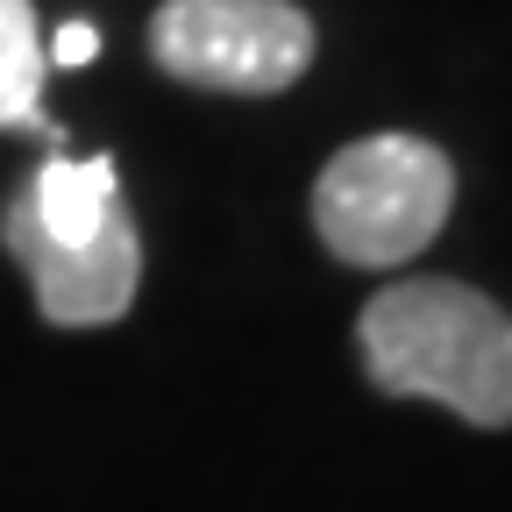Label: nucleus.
Returning a JSON list of instances; mask_svg holds the SVG:
<instances>
[{"mask_svg":"<svg viewBox=\"0 0 512 512\" xmlns=\"http://www.w3.org/2000/svg\"><path fill=\"white\" fill-rule=\"evenodd\" d=\"M384 399H434L470 427H512V313L463 278H399L356 320Z\"/></svg>","mask_w":512,"mask_h":512,"instance_id":"obj_1","label":"nucleus"},{"mask_svg":"<svg viewBox=\"0 0 512 512\" xmlns=\"http://www.w3.org/2000/svg\"><path fill=\"white\" fill-rule=\"evenodd\" d=\"M448 207H456V164L427 136H363L313 178V235L356 271L413 264L448 228Z\"/></svg>","mask_w":512,"mask_h":512,"instance_id":"obj_2","label":"nucleus"},{"mask_svg":"<svg viewBox=\"0 0 512 512\" xmlns=\"http://www.w3.org/2000/svg\"><path fill=\"white\" fill-rule=\"evenodd\" d=\"M150 57L178 86L207 93H285L313 64V22L292 0H164L150 22Z\"/></svg>","mask_w":512,"mask_h":512,"instance_id":"obj_3","label":"nucleus"},{"mask_svg":"<svg viewBox=\"0 0 512 512\" xmlns=\"http://www.w3.org/2000/svg\"><path fill=\"white\" fill-rule=\"evenodd\" d=\"M0 242H8V256L29 271L50 328H107V320H121L136 306L143 235L128 221V207H114L93 235H50L29 214V200L15 192V200L0 207Z\"/></svg>","mask_w":512,"mask_h":512,"instance_id":"obj_4","label":"nucleus"},{"mask_svg":"<svg viewBox=\"0 0 512 512\" xmlns=\"http://www.w3.org/2000/svg\"><path fill=\"white\" fill-rule=\"evenodd\" d=\"M22 200H29V214L50 235H93L121 207L114 157H72V150H57V157L36 164V178L22 185Z\"/></svg>","mask_w":512,"mask_h":512,"instance_id":"obj_5","label":"nucleus"},{"mask_svg":"<svg viewBox=\"0 0 512 512\" xmlns=\"http://www.w3.org/2000/svg\"><path fill=\"white\" fill-rule=\"evenodd\" d=\"M43 29L29 0H0V128H36L50 150H64L57 121L43 114Z\"/></svg>","mask_w":512,"mask_h":512,"instance_id":"obj_6","label":"nucleus"},{"mask_svg":"<svg viewBox=\"0 0 512 512\" xmlns=\"http://www.w3.org/2000/svg\"><path fill=\"white\" fill-rule=\"evenodd\" d=\"M43 57H50V64H93V57H100V29H93V22H64V29L43 43Z\"/></svg>","mask_w":512,"mask_h":512,"instance_id":"obj_7","label":"nucleus"}]
</instances>
